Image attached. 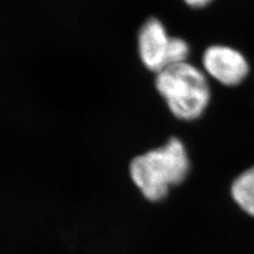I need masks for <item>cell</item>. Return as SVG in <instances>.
I'll return each mask as SVG.
<instances>
[{"instance_id":"obj_1","label":"cell","mask_w":254,"mask_h":254,"mask_svg":"<svg viewBox=\"0 0 254 254\" xmlns=\"http://www.w3.org/2000/svg\"><path fill=\"white\" fill-rule=\"evenodd\" d=\"M190 171L188 149L177 137L136 156L129 164L132 184L150 202L161 201L168 197L173 188L178 187L188 178Z\"/></svg>"},{"instance_id":"obj_2","label":"cell","mask_w":254,"mask_h":254,"mask_svg":"<svg viewBox=\"0 0 254 254\" xmlns=\"http://www.w3.org/2000/svg\"><path fill=\"white\" fill-rule=\"evenodd\" d=\"M155 85L172 115L182 121L199 119L211 102L209 77L189 62L159 71Z\"/></svg>"},{"instance_id":"obj_3","label":"cell","mask_w":254,"mask_h":254,"mask_svg":"<svg viewBox=\"0 0 254 254\" xmlns=\"http://www.w3.org/2000/svg\"><path fill=\"white\" fill-rule=\"evenodd\" d=\"M201 63L206 76L227 87L241 85L250 71L245 55L226 45H212L206 48Z\"/></svg>"},{"instance_id":"obj_4","label":"cell","mask_w":254,"mask_h":254,"mask_svg":"<svg viewBox=\"0 0 254 254\" xmlns=\"http://www.w3.org/2000/svg\"><path fill=\"white\" fill-rule=\"evenodd\" d=\"M171 37L161 20L150 17L138 34V52L143 65L157 73L168 66Z\"/></svg>"},{"instance_id":"obj_5","label":"cell","mask_w":254,"mask_h":254,"mask_svg":"<svg viewBox=\"0 0 254 254\" xmlns=\"http://www.w3.org/2000/svg\"><path fill=\"white\" fill-rule=\"evenodd\" d=\"M230 194L238 208L254 217V165L242 172L232 181Z\"/></svg>"},{"instance_id":"obj_6","label":"cell","mask_w":254,"mask_h":254,"mask_svg":"<svg viewBox=\"0 0 254 254\" xmlns=\"http://www.w3.org/2000/svg\"><path fill=\"white\" fill-rule=\"evenodd\" d=\"M190 51V46L187 41H185V39L181 37L172 36L169 48L168 66L188 62Z\"/></svg>"},{"instance_id":"obj_7","label":"cell","mask_w":254,"mask_h":254,"mask_svg":"<svg viewBox=\"0 0 254 254\" xmlns=\"http://www.w3.org/2000/svg\"><path fill=\"white\" fill-rule=\"evenodd\" d=\"M213 0H185V2L192 7H203L210 4Z\"/></svg>"}]
</instances>
